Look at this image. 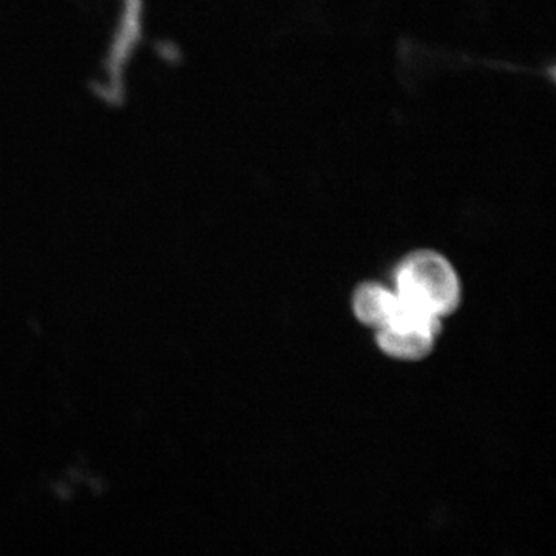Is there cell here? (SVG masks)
I'll return each instance as SVG.
<instances>
[{"mask_svg":"<svg viewBox=\"0 0 556 556\" xmlns=\"http://www.w3.org/2000/svg\"><path fill=\"white\" fill-rule=\"evenodd\" d=\"M394 292L430 316L444 318L460 302L459 277L444 255L430 249L412 252L394 273Z\"/></svg>","mask_w":556,"mask_h":556,"instance_id":"6da1fadb","label":"cell"},{"mask_svg":"<svg viewBox=\"0 0 556 556\" xmlns=\"http://www.w3.org/2000/svg\"><path fill=\"white\" fill-rule=\"evenodd\" d=\"M394 298V289H388L383 285H361L353 295V311L357 320L379 331L387 325Z\"/></svg>","mask_w":556,"mask_h":556,"instance_id":"7a4b0ae2","label":"cell"},{"mask_svg":"<svg viewBox=\"0 0 556 556\" xmlns=\"http://www.w3.org/2000/svg\"><path fill=\"white\" fill-rule=\"evenodd\" d=\"M438 336L428 332L391 331L380 329L376 331V343L383 354L401 361H420L433 351Z\"/></svg>","mask_w":556,"mask_h":556,"instance_id":"3957f363","label":"cell"}]
</instances>
